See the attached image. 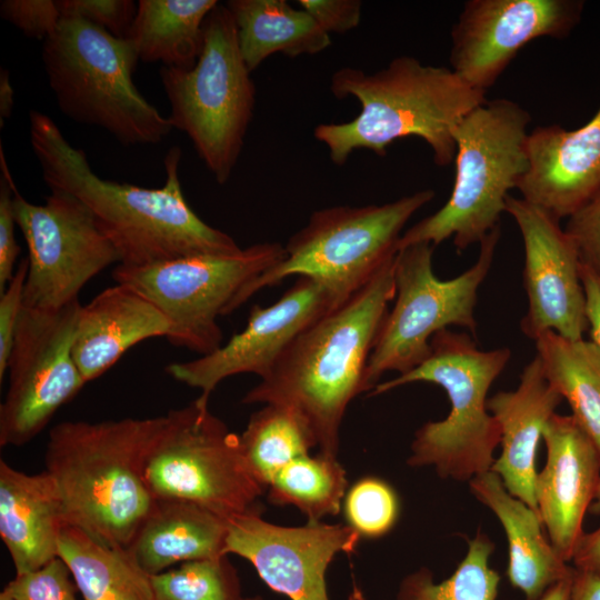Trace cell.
Masks as SVG:
<instances>
[{"instance_id":"6da1fadb","label":"cell","mask_w":600,"mask_h":600,"mask_svg":"<svg viewBox=\"0 0 600 600\" xmlns=\"http://www.w3.org/2000/svg\"><path fill=\"white\" fill-rule=\"evenodd\" d=\"M30 143L50 190L77 197L129 267L203 254H233L242 248L228 233L206 223L188 204L179 180L181 150L164 158L160 188H142L101 179L86 153L69 143L47 114L29 113Z\"/></svg>"},{"instance_id":"7a4b0ae2","label":"cell","mask_w":600,"mask_h":600,"mask_svg":"<svg viewBox=\"0 0 600 600\" xmlns=\"http://www.w3.org/2000/svg\"><path fill=\"white\" fill-rule=\"evenodd\" d=\"M394 258L306 328L242 402L291 410L319 453L337 457L343 416L349 403L366 392L368 360L388 303L396 296Z\"/></svg>"},{"instance_id":"3957f363","label":"cell","mask_w":600,"mask_h":600,"mask_svg":"<svg viewBox=\"0 0 600 600\" xmlns=\"http://www.w3.org/2000/svg\"><path fill=\"white\" fill-rule=\"evenodd\" d=\"M330 89L339 99L356 98L361 107L350 121L314 128V138L338 166L356 150L383 157L393 141L418 137L430 148L434 163L447 167L456 157V129L487 101L486 92L451 68L423 64L410 56L396 57L373 73L342 67L332 74Z\"/></svg>"},{"instance_id":"277c9868","label":"cell","mask_w":600,"mask_h":600,"mask_svg":"<svg viewBox=\"0 0 600 600\" xmlns=\"http://www.w3.org/2000/svg\"><path fill=\"white\" fill-rule=\"evenodd\" d=\"M162 416L63 421L51 428L46 471L60 493L66 523L98 541L128 548L154 499L146 479Z\"/></svg>"},{"instance_id":"5b68a950","label":"cell","mask_w":600,"mask_h":600,"mask_svg":"<svg viewBox=\"0 0 600 600\" xmlns=\"http://www.w3.org/2000/svg\"><path fill=\"white\" fill-rule=\"evenodd\" d=\"M510 356L508 348L480 350L468 333L444 329L431 338L430 352L418 367L379 382L368 393L378 396L412 382L434 383L447 392L448 416L416 431L409 466L433 467L442 479L468 482L491 470L501 429L487 408L488 391Z\"/></svg>"},{"instance_id":"8992f818","label":"cell","mask_w":600,"mask_h":600,"mask_svg":"<svg viewBox=\"0 0 600 600\" xmlns=\"http://www.w3.org/2000/svg\"><path fill=\"white\" fill-rule=\"evenodd\" d=\"M530 121L526 109L504 98L469 112L454 132L456 177L448 201L406 230L398 250L419 242L437 247L451 238L460 253L498 227L509 191L529 170Z\"/></svg>"},{"instance_id":"52a82bcc","label":"cell","mask_w":600,"mask_h":600,"mask_svg":"<svg viewBox=\"0 0 600 600\" xmlns=\"http://www.w3.org/2000/svg\"><path fill=\"white\" fill-rule=\"evenodd\" d=\"M42 61L61 112L97 126L123 144L158 143L172 129L136 88L139 58L126 38L76 17H62L43 41Z\"/></svg>"},{"instance_id":"ba28073f","label":"cell","mask_w":600,"mask_h":600,"mask_svg":"<svg viewBox=\"0 0 600 600\" xmlns=\"http://www.w3.org/2000/svg\"><path fill=\"white\" fill-rule=\"evenodd\" d=\"M250 73L231 12L219 3L204 21L196 64L160 69L172 128L187 133L220 184L238 162L253 116L256 87Z\"/></svg>"},{"instance_id":"9c48e42d","label":"cell","mask_w":600,"mask_h":600,"mask_svg":"<svg viewBox=\"0 0 600 600\" xmlns=\"http://www.w3.org/2000/svg\"><path fill=\"white\" fill-rule=\"evenodd\" d=\"M144 479L153 499L192 502L226 519L260 514L266 489L243 454L240 434L198 398L162 416Z\"/></svg>"},{"instance_id":"30bf717a","label":"cell","mask_w":600,"mask_h":600,"mask_svg":"<svg viewBox=\"0 0 600 600\" xmlns=\"http://www.w3.org/2000/svg\"><path fill=\"white\" fill-rule=\"evenodd\" d=\"M434 196L424 189L383 204L316 210L289 238L284 258L249 284L242 304L291 276L311 278L344 301L397 254L406 223Z\"/></svg>"},{"instance_id":"8fae6325","label":"cell","mask_w":600,"mask_h":600,"mask_svg":"<svg viewBox=\"0 0 600 600\" xmlns=\"http://www.w3.org/2000/svg\"><path fill=\"white\" fill-rule=\"evenodd\" d=\"M501 236L500 226L479 243L477 261L449 280L432 269L434 246L419 242L399 249L394 258V304L379 327L364 373L370 392L388 371L403 374L418 367L430 352V340L449 326L477 334L474 307L480 284L488 276Z\"/></svg>"},{"instance_id":"7c38bea8","label":"cell","mask_w":600,"mask_h":600,"mask_svg":"<svg viewBox=\"0 0 600 600\" xmlns=\"http://www.w3.org/2000/svg\"><path fill=\"white\" fill-rule=\"evenodd\" d=\"M286 256L278 242L251 244L233 254H203L141 267L118 264L112 271L152 301L170 320L168 341L201 356L222 344L218 319L242 306L250 283Z\"/></svg>"},{"instance_id":"4fadbf2b","label":"cell","mask_w":600,"mask_h":600,"mask_svg":"<svg viewBox=\"0 0 600 600\" xmlns=\"http://www.w3.org/2000/svg\"><path fill=\"white\" fill-rule=\"evenodd\" d=\"M13 212L28 248L24 307L54 310L78 300L81 289L120 254L94 216L73 194L51 190L44 204L13 186Z\"/></svg>"},{"instance_id":"5bb4252c","label":"cell","mask_w":600,"mask_h":600,"mask_svg":"<svg viewBox=\"0 0 600 600\" xmlns=\"http://www.w3.org/2000/svg\"><path fill=\"white\" fill-rule=\"evenodd\" d=\"M80 308L79 299L54 310L24 307L0 406L1 447L31 441L86 384L72 353Z\"/></svg>"},{"instance_id":"9a60e30c","label":"cell","mask_w":600,"mask_h":600,"mask_svg":"<svg viewBox=\"0 0 600 600\" xmlns=\"http://www.w3.org/2000/svg\"><path fill=\"white\" fill-rule=\"evenodd\" d=\"M583 8L581 0H468L450 32L451 69L487 92L526 44L567 38Z\"/></svg>"},{"instance_id":"2e32d148","label":"cell","mask_w":600,"mask_h":600,"mask_svg":"<svg viewBox=\"0 0 600 600\" xmlns=\"http://www.w3.org/2000/svg\"><path fill=\"white\" fill-rule=\"evenodd\" d=\"M506 212L518 224L524 247L528 311L520 322L521 331L532 340L548 331L570 340L583 339L589 323L574 242L560 220L522 198L509 194Z\"/></svg>"},{"instance_id":"e0dca14e","label":"cell","mask_w":600,"mask_h":600,"mask_svg":"<svg viewBox=\"0 0 600 600\" xmlns=\"http://www.w3.org/2000/svg\"><path fill=\"white\" fill-rule=\"evenodd\" d=\"M341 302L320 282L299 277L273 304L253 306L246 328L227 343L197 359L170 363L166 372L199 389L198 399L209 402L216 387L229 377L254 373L264 378L306 328Z\"/></svg>"},{"instance_id":"ac0fdd59","label":"cell","mask_w":600,"mask_h":600,"mask_svg":"<svg viewBox=\"0 0 600 600\" xmlns=\"http://www.w3.org/2000/svg\"><path fill=\"white\" fill-rule=\"evenodd\" d=\"M360 537L349 524L283 527L251 513L228 519L226 552L247 559L269 588L290 600H330L327 569L339 552L352 553ZM361 597L356 590L348 600Z\"/></svg>"},{"instance_id":"d6986e66","label":"cell","mask_w":600,"mask_h":600,"mask_svg":"<svg viewBox=\"0 0 600 600\" xmlns=\"http://www.w3.org/2000/svg\"><path fill=\"white\" fill-rule=\"evenodd\" d=\"M542 439L547 460L536 479L538 512L550 542L569 562L600 483V456L571 414L554 413Z\"/></svg>"},{"instance_id":"ffe728a7","label":"cell","mask_w":600,"mask_h":600,"mask_svg":"<svg viewBox=\"0 0 600 600\" xmlns=\"http://www.w3.org/2000/svg\"><path fill=\"white\" fill-rule=\"evenodd\" d=\"M529 170L522 199L558 220L569 218L600 192V107L583 126L536 127L528 138Z\"/></svg>"},{"instance_id":"44dd1931","label":"cell","mask_w":600,"mask_h":600,"mask_svg":"<svg viewBox=\"0 0 600 600\" xmlns=\"http://www.w3.org/2000/svg\"><path fill=\"white\" fill-rule=\"evenodd\" d=\"M562 400L548 382L536 356L523 368L516 390L500 391L487 402L501 429V452L491 470L501 478L510 494L536 512L537 447Z\"/></svg>"},{"instance_id":"7402d4cb","label":"cell","mask_w":600,"mask_h":600,"mask_svg":"<svg viewBox=\"0 0 600 600\" xmlns=\"http://www.w3.org/2000/svg\"><path fill=\"white\" fill-rule=\"evenodd\" d=\"M171 322L148 298L117 283L81 306L72 353L87 382L109 370L130 348L150 338H167Z\"/></svg>"},{"instance_id":"603a6c76","label":"cell","mask_w":600,"mask_h":600,"mask_svg":"<svg viewBox=\"0 0 600 600\" xmlns=\"http://www.w3.org/2000/svg\"><path fill=\"white\" fill-rule=\"evenodd\" d=\"M67 526L59 490L44 470L28 474L0 460V537L16 574L37 570L58 557Z\"/></svg>"},{"instance_id":"cb8c5ba5","label":"cell","mask_w":600,"mask_h":600,"mask_svg":"<svg viewBox=\"0 0 600 600\" xmlns=\"http://www.w3.org/2000/svg\"><path fill=\"white\" fill-rule=\"evenodd\" d=\"M469 488L500 521L508 540L507 577L526 600H540L550 587L571 574L573 567L546 537L538 512L510 494L496 472L473 477Z\"/></svg>"},{"instance_id":"d4e9b609","label":"cell","mask_w":600,"mask_h":600,"mask_svg":"<svg viewBox=\"0 0 600 600\" xmlns=\"http://www.w3.org/2000/svg\"><path fill=\"white\" fill-rule=\"evenodd\" d=\"M228 519L182 500L154 502L127 548L150 576L176 563L228 556Z\"/></svg>"},{"instance_id":"484cf974","label":"cell","mask_w":600,"mask_h":600,"mask_svg":"<svg viewBox=\"0 0 600 600\" xmlns=\"http://www.w3.org/2000/svg\"><path fill=\"white\" fill-rule=\"evenodd\" d=\"M226 6L250 72L271 54H316L331 43L330 34L306 10L294 9L286 0H230Z\"/></svg>"},{"instance_id":"4316f807","label":"cell","mask_w":600,"mask_h":600,"mask_svg":"<svg viewBox=\"0 0 600 600\" xmlns=\"http://www.w3.org/2000/svg\"><path fill=\"white\" fill-rule=\"evenodd\" d=\"M217 0H140L126 39L139 60L190 69L202 49L203 24Z\"/></svg>"},{"instance_id":"83f0119b","label":"cell","mask_w":600,"mask_h":600,"mask_svg":"<svg viewBox=\"0 0 600 600\" xmlns=\"http://www.w3.org/2000/svg\"><path fill=\"white\" fill-rule=\"evenodd\" d=\"M58 557L68 566L84 600H154L151 576L127 548L107 546L67 524Z\"/></svg>"},{"instance_id":"f1b7e54d","label":"cell","mask_w":600,"mask_h":600,"mask_svg":"<svg viewBox=\"0 0 600 600\" xmlns=\"http://www.w3.org/2000/svg\"><path fill=\"white\" fill-rule=\"evenodd\" d=\"M536 341L544 376L568 401L572 417L600 456V350L584 339H566L553 331Z\"/></svg>"},{"instance_id":"f546056e","label":"cell","mask_w":600,"mask_h":600,"mask_svg":"<svg viewBox=\"0 0 600 600\" xmlns=\"http://www.w3.org/2000/svg\"><path fill=\"white\" fill-rule=\"evenodd\" d=\"M348 487L337 457L304 454L281 469L268 486L269 501L298 508L308 521L336 516Z\"/></svg>"},{"instance_id":"4dcf8cb0","label":"cell","mask_w":600,"mask_h":600,"mask_svg":"<svg viewBox=\"0 0 600 600\" xmlns=\"http://www.w3.org/2000/svg\"><path fill=\"white\" fill-rule=\"evenodd\" d=\"M240 440L253 474L266 488L288 463L316 447L303 422L277 404L252 413Z\"/></svg>"},{"instance_id":"1f68e13d","label":"cell","mask_w":600,"mask_h":600,"mask_svg":"<svg viewBox=\"0 0 600 600\" xmlns=\"http://www.w3.org/2000/svg\"><path fill=\"white\" fill-rule=\"evenodd\" d=\"M493 549L492 540L479 529L449 578L434 582L432 572L420 568L402 579L396 600H496L500 576L489 566Z\"/></svg>"},{"instance_id":"d6a6232c","label":"cell","mask_w":600,"mask_h":600,"mask_svg":"<svg viewBox=\"0 0 600 600\" xmlns=\"http://www.w3.org/2000/svg\"><path fill=\"white\" fill-rule=\"evenodd\" d=\"M154 600H242L238 573L227 556L181 563L151 576Z\"/></svg>"},{"instance_id":"836d02e7","label":"cell","mask_w":600,"mask_h":600,"mask_svg":"<svg viewBox=\"0 0 600 600\" xmlns=\"http://www.w3.org/2000/svg\"><path fill=\"white\" fill-rule=\"evenodd\" d=\"M344 512L349 526L360 536L377 538L394 526L399 504L393 489L378 478H363L348 491Z\"/></svg>"},{"instance_id":"e575fe53","label":"cell","mask_w":600,"mask_h":600,"mask_svg":"<svg viewBox=\"0 0 600 600\" xmlns=\"http://www.w3.org/2000/svg\"><path fill=\"white\" fill-rule=\"evenodd\" d=\"M70 577L68 566L56 557L37 570L16 574L2 591L14 600H77Z\"/></svg>"},{"instance_id":"d590c367","label":"cell","mask_w":600,"mask_h":600,"mask_svg":"<svg viewBox=\"0 0 600 600\" xmlns=\"http://www.w3.org/2000/svg\"><path fill=\"white\" fill-rule=\"evenodd\" d=\"M62 17L89 21L114 37L126 38L138 4L132 0H58Z\"/></svg>"},{"instance_id":"8d00e7d4","label":"cell","mask_w":600,"mask_h":600,"mask_svg":"<svg viewBox=\"0 0 600 600\" xmlns=\"http://www.w3.org/2000/svg\"><path fill=\"white\" fill-rule=\"evenodd\" d=\"M0 16L26 36L43 41L61 20L57 1L52 0H2Z\"/></svg>"},{"instance_id":"74e56055","label":"cell","mask_w":600,"mask_h":600,"mask_svg":"<svg viewBox=\"0 0 600 600\" xmlns=\"http://www.w3.org/2000/svg\"><path fill=\"white\" fill-rule=\"evenodd\" d=\"M29 270L28 259L24 258L0 292V381L8 369L10 351L13 344L18 323L24 309V286Z\"/></svg>"},{"instance_id":"f35d334b","label":"cell","mask_w":600,"mask_h":600,"mask_svg":"<svg viewBox=\"0 0 600 600\" xmlns=\"http://www.w3.org/2000/svg\"><path fill=\"white\" fill-rule=\"evenodd\" d=\"M0 292L11 280L20 253L14 229L13 179L8 169L2 147L0 148Z\"/></svg>"},{"instance_id":"ab89813d","label":"cell","mask_w":600,"mask_h":600,"mask_svg":"<svg viewBox=\"0 0 600 600\" xmlns=\"http://www.w3.org/2000/svg\"><path fill=\"white\" fill-rule=\"evenodd\" d=\"M564 230L581 263L600 278V192L568 218Z\"/></svg>"},{"instance_id":"60d3db41","label":"cell","mask_w":600,"mask_h":600,"mask_svg":"<svg viewBox=\"0 0 600 600\" xmlns=\"http://www.w3.org/2000/svg\"><path fill=\"white\" fill-rule=\"evenodd\" d=\"M298 3L329 34L348 32L360 23L362 2L359 0H299Z\"/></svg>"},{"instance_id":"b9f144b4","label":"cell","mask_w":600,"mask_h":600,"mask_svg":"<svg viewBox=\"0 0 600 600\" xmlns=\"http://www.w3.org/2000/svg\"><path fill=\"white\" fill-rule=\"evenodd\" d=\"M580 278L586 297V312L591 341L600 350V278L581 263Z\"/></svg>"},{"instance_id":"7bdbcfd3","label":"cell","mask_w":600,"mask_h":600,"mask_svg":"<svg viewBox=\"0 0 600 600\" xmlns=\"http://www.w3.org/2000/svg\"><path fill=\"white\" fill-rule=\"evenodd\" d=\"M571 561L573 568L600 577V527L582 534Z\"/></svg>"},{"instance_id":"ee69618b","label":"cell","mask_w":600,"mask_h":600,"mask_svg":"<svg viewBox=\"0 0 600 600\" xmlns=\"http://www.w3.org/2000/svg\"><path fill=\"white\" fill-rule=\"evenodd\" d=\"M568 600H600V577L573 568Z\"/></svg>"},{"instance_id":"f6af8a7d","label":"cell","mask_w":600,"mask_h":600,"mask_svg":"<svg viewBox=\"0 0 600 600\" xmlns=\"http://www.w3.org/2000/svg\"><path fill=\"white\" fill-rule=\"evenodd\" d=\"M13 88L10 83L9 72L4 69L0 71V119L1 127L3 120L9 118L13 108Z\"/></svg>"},{"instance_id":"bcb514c9","label":"cell","mask_w":600,"mask_h":600,"mask_svg":"<svg viewBox=\"0 0 600 600\" xmlns=\"http://www.w3.org/2000/svg\"><path fill=\"white\" fill-rule=\"evenodd\" d=\"M572 573L550 587L540 600H568L572 581Z\"/></svg>"},{"instance_id":"7dc6e473","label":"cell","mask_w":600,"mask_h":600,"mask_svg":"<svg viewBox=\"0 0 600 600\" xmlns=\"http://www.w3.org/2000/svg\"><path fill=\"white\" fill-rule=\"evenodd\" d=\"M589 512L594 516H600V483L598 486L594 499L589 508Z\"/></svg>"},{"instance_id":"c3c4849f","label":"cell","mask_w":600,"mask_h":600,"mask_svg":"<svg viewBox=\"0 0 600 600\" xmlns=\"http://www.w3.org/2000/svg\"><path fill=\"white\" fill-rule=\"evenodd\" d=\"M0 600H14L12 599L8 593H6L4 591H2L0 593Z\"/></svg>"},{"instance_id":"681fc988","label":"cell","mask_w":600,"mask_h":600,"mask_svg":"<svg viewBox=\"0 0 600 600\" xmlns=\"http://www.w3.org/2000/svg\"><path fill=\"white\" fill-rule=\"evenodd\" d=\"M242 600H263L261 597L242 598Z\"/></svg>"}]
</instances>
